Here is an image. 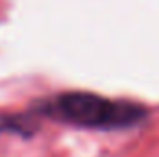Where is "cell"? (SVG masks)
<instances>
[{"mask_svg":"<svg viewBox=\"0 0 159 157\" xmlns=\"http://www.w3.org/2000/svg\"><path fill=\"white\" fill-rule=\"evenodd\" d=\"M46 113L83 128H124L141 122L146 111L129 102H111L93 92H67L48 104Z\"/></svg>","mask_w":159,"mask_h":157,"instance_id":"6da1fadb","label":"cell"}]
</instances>
